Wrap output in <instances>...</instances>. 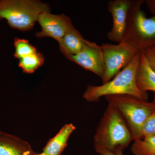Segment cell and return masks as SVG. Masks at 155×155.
Wrapping results in <instances>:
<instances>
[{"mask_svg":"<svg viewBox=\"0 0 155 155\" xmlns=\"http://www.w3.org/2000/svg\"><path fill=\"white\" fill-rule=\"evenodd\" d=\"M96 151L101 155H123V152H112L104 149L96 150Z\"/></svg>","mask_w":155,"mask_h":155,"instance_id":"obj_20","label":"cell"},{"mask_svg":"<svg viewBox=\"0 0 155 155\" xmlns=\"http://www.w3.org/2000/svg\"><path fill=\"white\" fill-rule=\"evenodd\" d=\"M131 3V0H113L108 2V11L113 17V26L107 37L111 41L118 44L122 41Z\"/></svg>","mask_w":155,"mask_h":155,"instance_id":"obj_9","label":"cell"},{"mask_svg":"<svg viewBox=\"0 0 155 155\" xmlns=\"http://www.w3.org/2000/svg\"><path fill=\"white\" fill-rule=\"evenodd\" d=\"M145 2L148 10L155 17V0H146Z\"/></svg>","mask_w":155,"mask_h":155,"instance_id":"obj_19","label":"cell"},{"mask_svg":"<svg viewBox=\"0 0 155 155\" xmlns=\"http://www.w3.org/2000/svg\"><path fill=\"white\" fill-rule=\"evenodd\" d=\"M35 153L27 141L0 131V155H34Z\"/></svg>","mask_w":155,"mask_h":155,"instance_id":"obj_10","label":"cell"},{"mask_svg":"<svg viewBox=\"0 0 155 155\" xmlns=\"http://www.w3.org/2000/svg\"><path fill=\"white\" fill-rule=\"evenodd\" d=\"M133 140L122 115L114 106L108 104L94 137L95 149L123 152Z\"/></svg>","mask_w":155,"mask_h":155,"instance_id":"obj_2","label":"cell"},{"mask_svg":"<svg viewBox=\"0 0 155 155\" xmlns=\"http://www.w3.org/2000/svg\"><path fill=\"white\" fill-rule=\"evenodd\" d=\"M14 46L15 49L14 57L19 60L37 52L35 48L24 39L16 38L14 39Z\"/></svg>","mask_w":155,"mask_h":155,"instance_id":"obj_16","label":"cell"},{"mask_svg":"<svg viewBox=\"0 0 155 155\" xmlns=\"http://www.w3.org/2000/svg\"><path fill=\"white\" fill-rule=\"evenodd\" d=\"M86 40L72 25L58 42L60 51L67 58L75 56L82 49Z\"/></svg>","mask_w":155,"mask_h":155,"instance_id":"obj_11","label":"cell"},{"mask_svg":"<svg viewBox=\"0 0 155 155\" xmlns=\"http://www.w3.org/2000/svg\"><path fill=\"white\" fill-rule=\"evenodd\" d=\"M76 129L72 123L64 125L54 137L50 139L43 150L48 155H61L67 147L69 137Z\"/></svg>","mask_w":155,"mask_h":155,"instance_id":"obj_12","label":"cell"},{"mask_svg":"<svg viewBox=\"0 0 155 155\" xmlns=\"http://www.w3.org/2000/svg\"><path fill=\"white\" fill-rule=\"evenodd\" d=\"M37 21L41 26V31L37 32V37H48L58 42L73 25L71 19L67 15H54L50 12L41 13Z\"/></svg>","mask_w":155,"mask_h":155,"instance_id":"obj_8","label":"cell"},{"mask_svg":"<svg viewBox=\"0 0 155 155\" xmlns=\"http://www.w3.org/2000/svg\"><path fill=\"white\" fill-rule=\"evenodd\" d=\"M144 2L131 1L122 40L140 51L155 46V17H147L141 9Z\"/></svg>","mask_w":155,"mask_h":155,"instance_id":"obj_3","label":"cell"},{"mask_svg":"<svg viewBox=\"0 0 155 155\" xmlns=\"http://www.w3.org/2000/svg\"><path fill=\"white\" fill-rule=\"evenodd\" d=\"M131 150L134 155H155V135L134 140Z\"/></svg>","mask_w":155,"mask_h":155,"instance_id":"obj_14","label":"cell"},{"mask_svg":"<svg viewBox=\"0 0 155 155\" xmlns=\"http://www.w3.org/2000/svg\"><path fill=\"white\" fill-rule=\"evenodd\" d=\"M155 135V112L149 117L143 124L140 139Z\"/></svg>","mask_w":155,"mask_h":155,"instance_id":"obj_17","label":"cell"},{"mask_svg":"<svg viewBox=\"0 0 155 155\" xmlns=\"http://www.w3.org/2000/svg\"><path fill=\"white\" fill-rule=\"evenodd\" d=\"M34 155H48L44 152L41 153H35Z\"/></svg>","mask_w":155,"mask_h":155,"instance_id":"obj_21","label":"cell"},{"mask_svg":"<svg viewBox=\"0 0 155 155\" xmlns=\"http://www.w3.org/2000/svg\"><path fill=\"white\" fill-rule=\"evenodd\" d=\"M141 51L151 69L155 72V46Z\"/></svg>","mask_w":155,"mask_h":155,"instance_id":"obj_18","label":"cell"},{"mask_svg":"<svg viewBox=\"0 0 155 155\" xmlns=\"http://www.w3.org/2000/svg\"><path fill=\"white\" fill-rule=\"evenodd\" d=\"M152 102L155 106V92L154 93V98Z\"/></svg>","mask_w":155,"mask_h":155,"instance_id":"obj_22","label":"cell"},{"mask_svg":"<svg viewBox=\"0 0 155 155\" xmlns=\"http://www.w3.org/2000/svg\"><path fill=\"white\" fill-rule=\"evenodd\" d=\"M141 52L140 65L137 77V84L138 88L143 92H155V72L151 69L144 56Z\"/></svg>","mask_w":155,"mask_h":155,"instance_id":"obj_13","label":"cell"},{"mask_svg":"<svg viewBox=\"0 0 155 155\" xmlns=\"http://www.w3.org/2000/svg\"><path fill=\"white\" fill-rule=\"evenodd\" d=\"M105 98L108 104L114 106L122 115L133 140L140 139L143 124L155 112V106L153 102L126 94L113 95Z\"/></svg>","mask_w":155,"mask_h":155,"instance_id":"obj_5","label":"cell"},{"mask_svg":"<svg viewBox=\"0 0 155 155\" xmlns=\"http://www.w3.org/2000/svg\"><path fill=\"white\" fill-rule=\"evenodd\" d=\"M50 12L49 6L35 0H0V20L21 31L32 29L41 13Z\"/></svg>","mask_w":155,"mask_h":155,"instance_id":"obj_4","label":"cell"},{"mask_svg":"<svg viewBox=\"0 0 155 155\" xmlns=\"http://www.w3.org/2000/svg\"><path fill=\"white\" fill-rule=\"evenodd\" d=\"M44 61L42 54L36 52L19 60V66L23 72L31 74L41 67Z\"/></svg>","mask_w":155,"mask_h":155,"instance_id":"obj_15","label":"cell"},{"mask_svg":"<svg viewBox=\"0 0 155 155\" xmlns=\"http://www.w3.org/2000/svg\"><path fill=\"white\" fill-rule=\"evenodd\" d=\"M67 59L102 78L105 70L103 50L95 43L86 40L80 52Z\"/></svg>","mask_w":155,"mask_h":155,"instance_id":"obj_7","label":"cell"},{"mask_svg":"<svg viewBox=\"0 0 155 155\" xmlns=\"http://www.w3.org/2000/svg\"><path fill=\"white\" fill-rule=\"evenodd\" d=\"M0 131H1V130H0Z\"/></svg>","mask_w":155,"mask_h":155,"instance_id":"obj_23","label":"cell"},{"mask_svg":"<svg viewBox=\"0 0 155 155\" xmlns=\"http://www.w3.org/2000/svg\"><path fill=\"white\" fill-rule=\"evenodd\" d=\"M141 59V51H138L130 64L111 80L99 86L89 85L83 97L89 102H97L103 97L126 94L147 101V92L140 90L137 84V77Z\"/></svg>","mask_w":155,"mask_h":155,"instance_id":"obj_1","label":"cell"},{"mask_svg":"<svg viewBox=\"0 0 155 155\" xmlns=\"http://www.w3.org/2000/svg\"><path fill=\"white\" fill-rule=\"evenodd\" d=\"M104 63V73L101 78L103 84L111 80L127 67L135 57L138 50L125 42L117 45H102Z\"/></svg>","mask_w":155,"mask_h":155,"instance_id":"obj_6","label":"cell"}]
</instances>
